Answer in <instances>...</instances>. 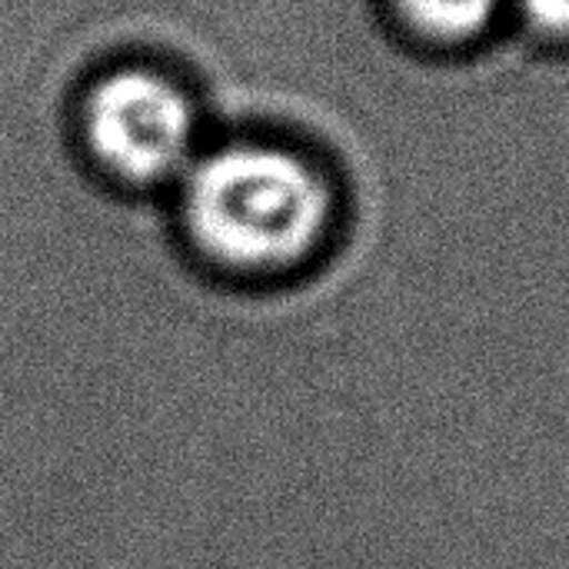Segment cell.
<instances>
[{
    "label": "cell",
    "instance_id": "7a4b0ae2",
    "mask_svg": "<svg viewBox=\"0 0 569 569\" xmlns=\"http://www.w3.org/2000/svg\"><path fill=\"white\" fill-rule=\"evenodd\" d=\"M73 133L83 160L107 183L140 197H170L200 153L203 120L170 70L120 60L80 87Z\"/></svg>",
    "mask_w": 569,
    "mask_h": 569
},
{
    "label": "cell",
    "instance_id": "277c9868",
    "mask_svg": "<svg viewBox=\"0 0 569 569\" xmlns=\"http://www.w3.org/2000/svg\"><path fill=\"white\" fill-rule=\"evenodd\" d=\"M507 33L547 57H569V0H507Z\"/></svg>",
    "mask_w": 569,
    "mask_h": 569
},
{
    "label": "cell",
    "instance_id": "3957f363",
    "mask_svg": "<svg viewBox=\"0 0 569 569\" xmlns=\"http://www.w3.org/2000/svg\"><path fill=\"white\" fill-rule=\"evenodd\" d=\"M383 30L417 57L460 60L507 37V0H373Z\"/></svg>",
    "mask_w": 569,
    "mask_h": 569
},
{
    "label": "cell",
    "instance_id": "6da1fadb",
    "mask_svg": "<svg viewBox=\"0 0 569 569\" xmlns=\"http://www.w3.org/2000/svg\"><path fill=\"white\" fill-rule=\"evenodd\" d=\"M170 203L187 247L243 283H293L327 270L350 223L340 163L297 127L217 137Z\"/></svg>",
    "mask_w": 569,
    "mask_h": 569
}]
</instances>
